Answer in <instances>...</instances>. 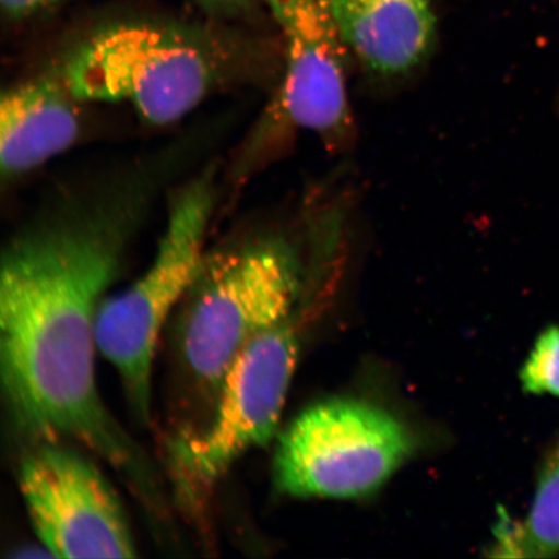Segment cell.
Segmentation results:
<instances>
[{"label":"cell","mask_w":559,"mask_h":559,"mask_svg":"<svg viewBox=\"0 0 559 559\" xmlns=\"http://www.w3.org/2000/svg\"><path fill=\"white\" fill-rule=\"evenodd\" d=\"M520 380L530 394L559 397V326L544 331L521 370Z\"/></svg>","instance_id":"cell-12"},{"label":"cell","mask_w":559,"mask_h":559,"mask_svg":"<svg viewBox=\"0 0 559 559\" xmlns=\"http://www.w3.org/2000/svg\"><path fill=\"white\" fill-rule=\"evenodd\" d=\"M58 2L59 0H2V7L10 17L24 19Z\"/></svg>","instance_id":"cell-13"},{"label":"cell","mask_w":559,"mask_h":559,"mask_svg":"<svg viewBox=\"0 0 559 559\" xmlns=\"http://www.w3.org/2000/svg\"><path fill=\"white\" fill-rule=\"evenodd\" d=\"M215 201L209 174L174 199L156 255L134 284L103 299L95 320L96 347L117 370L132 411L150 423L153 362L160 333L188 295L204 263Z\"/></svg>","instance_id":"cell-4"},{"label":"cell","mask_w":559,"mask_h":559,"mask_svg":"<svg viewBox=\"0 0 559 559\" xmlns=\"http://www.w3.org/2000/svg\"><path fill=\"white\" fill-rule=\"evenodd\" d=\"M414 438L377 405L333 400L307 408L278 444L274 478L295 498L355 499L373 493L414 452Z\"/></svg>","instance_id":"cell-5"},{"label":"cell","mask_w":559,"mask_h":559,"mask_svg":"<svg viewBox=\"0 0 559 559\" xmlns=\"http://www.w3.org/2000/svg\"><path fill=\"white\" fill-rule=\"evenodd\" d=\"M56 75L80 103L123 104L146 123L190 115L218 81L198 34L155 21L104 25L76 44Z\"/></svg>","instance_id":"cell-2"},{"label":"cell","mask_w":559,"mask_h":559,"mask_svg":"<svg viewBox=\"0 0 559 559\" xmlns=\"http://www.w3.org/2000/svg\"><path fill=\"white\" fill-rule=\"evenodd\" d=\"M288 321L258 335L237 355L219 384L209 425L171 440L173 475L187 498L206 495L242 454L276 435L298 356Z\"/></svg>","instance_id":"cell-6"},{"label":"cell","mask_w":559,"mask_h":559,"mask_svg":"<svg viewBox=\"0 0 559 559\" xmlns=\"http://www.w3.org/2000/svg\"><path fill=\"white\" fill-rule=\"evenodd\" d=\"M496 549L504 557L559 555V440L545 460L526 521L509 523Z\"/></svg>","instance_id":"cell-11"},{"label":"cell","mask_w":559,"mask_h":559,"mask_svg":"<svg viewBox=\"0 0 559 559\" xmlns=\"http://www.w3.org/2000/svg\"><path fill=\"white\" fill-rule=\"evenodd\" d=\"M80 103L58 75L4 91L0 100V167L15 179L64 153L80 136Z\"/></svg>","instance_id":"cell-9"},{"label":"cell","mask_w":559,"mask_h":559,"mask_svg":"<svg viewBox=\"0 0 559 559\" xmlns=\"http://www.w3.org/2000/svg\"><path fill=\"white\" fill-rule=\"evenodd\" d=\"M331 5L348 50L370 72L408 73L435 44L432 0H331Z\"/></svg>","instance_id":"cell-10"},{"label":"cell","mask_w":559,"mask_h":559,"mask_svg":"<svg viewBox=\"0 0 559 559\" xmlns=\"http://www.w3.org/2000/svg\"><path fill=\"white\" fill-rule=\"evenodd\" d=\"M285 39L282 108L293 124L338 144L352 130L348 47L331 0H263Z\"/></svg>","instance_id":"cell-8"},{"label":"cell","mask_w":559,"mask_h":559,"mask_svg":"<svg viewBox=\"0 0 559 559\" xmlns=\"http://www.w3.org/2000/svg\"><path fill=\"white\" fill-rule=\"evenodd\" d=\"M139 218L135 194L59 209L13 237L0 271V372L13 421L85 445L150 491L146 466L95 380L97 309Z\"/></svg>","instance_id":"cell-1"},{"label":"cell","mask_w":559,"mask_h":559,"mask_svg":"<svg viewBox=\"0 0 559 559\" xmlns=\"http://www.w3.org/2000/svg\"><path fill=\"white\" fill-rule=\"evenodd\" d=\"M210 11H235L248 5L251 0H194Z\"/></svg>","instance_id":"cell-14"},{"label":"cell","mask_w":559,"mask_h":559,"mask_svg":"<svg viewBox=\"0 0 559 559\" xmlns=\"http://www.w3.org/2000/svg\"><path fill=\"white\" fill-rule=\"evenodd\" d=\"M44 442L19 467L33 530L56 558H134L130 524L115 489L90 460Z\"/></svg>","instance_id":"cell-7"},{"label":"cell","mask_w":559,"mask_h":559,"mask_svg":"<svg viewBox=\"0 0 559 559\" xmlns=\"http://www.w3.org/2000/svg\"><path fill=\"white\" fill-rule=\"evenodd\" d=\"M298 251L264 236L207 253L188 292L180 349L200 383L219 389L227 369L251 341L284 321L299 296Z\"/></svg>","instance_id":"cell-3"}]
</instances>
